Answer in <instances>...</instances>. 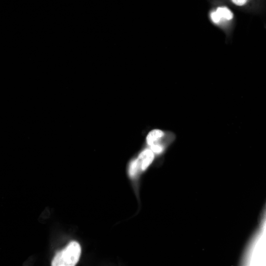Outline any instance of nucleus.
Returning a JSON list of instances; mask_svg holds the SVG:
<instances>
[{
  "mask_svg": "<svg viewBox=\"0 0 266 266\" xmlns=\"http://www.w3.org/2000/svg\"><path fill=\"white\" fill-rule=\"evenodd\" d=\"M154 158V153L151 149L144 150L139 154L137 159L139 167L142 170H145L151 164Z\"/></svg>",
  "mask_w": 266,
  "mask_h": 266,
  "instance_id": "obj_3",
  "label": "nucleus"
},
{
  "mask_svg": "<svg viewBox=\"0 0 266 266\" xmlns=\"http://www.w3.org/2000/svg\"><path fill=\"white\" fill-rule=\"evenodd\" d=\"M232 2L238 6H242L246 3L247 0H232Z\"/></svg>",
  "mask_w": 266,
  "mask_h": 266,
  "instance_id": "obj_7",
  "label": "nucleus"
},
{
  "mask_svg": "<svg viewBox=\"0 0 266 266\" xmlns=\"http://www.w3.org/2000/svg\"><path fill=\"white\" fill-rule=\"evenodd\" d=\"M151 150L155 153H160L163 150L162 145L158 143H155L150 145Z\"/></svg>",
  "mask_w": 266,
  "mask_h": 266,
  "instance_id": "obj_6",
  "label": "nucleus"
},
{
  "mask_svg": "<svg viewBox=\"0 0 266 266\" xmlns=\"http://www.w3.org/2000/svg\"><path fill=\"white\" fill-rule=\"evenodd\" d=\"M81 247L76 241L70 242L64 249L58 252L52 261L53 266H73L78 262Z\"/></svg>",
  "mask_w": 266,
  "mask_h": 266,
  "instance_id": "obj_1",
  "label": "nucleus"
},
{
  "mask_svg": "<svg viewBox=\"0 0 266 266\" xmlns=\"http://www.w3.org/2000/svg\"><path fill=\"white\" fill-rule=\"evenodd\" d=\"M164 134V132L160 130L155 129L151 131L149 133L146 137L147 144L150 146L158 142V140L163 136Z\"/></svg>",
  "mask_w": 266,
  "mask_h": 266,
  "instance_id": "obj_4",
  "label": "nucleus"
},
{
  "mask_svg": "<svg viewBox=\"0 0 266 266\" xmlns=\"http://www.w3.org/2000/svg\"><path fill=\"white\" fill-rule=\"evenodd\" d=\"M210 16L212 21L218 24L221 21L232 20L233 18V13L227 7H218L215 11L211 12Z\"/></svg>",
  "mask_w": 266,
  "mask_h": 266,
  "instance_id": "obj_2",
  "label": "nucleus"
},
{
  "mask_svg": "<svg viewBox=\"0 0 266 266\" xmlns=\"http://www.w3.org/2000/svg\"><path fill=\"white\" fill-rule=\"evenodd\" d=\"M139 166L137 160L133 161L130 165L129 166V174L131 176H134L139 169Z\"/></svg>",
  "mask_w": 266,
  "mask_h": 266,
  "instance_id": "obj_5",
  "label": "nucleus"
}]
</instances>
